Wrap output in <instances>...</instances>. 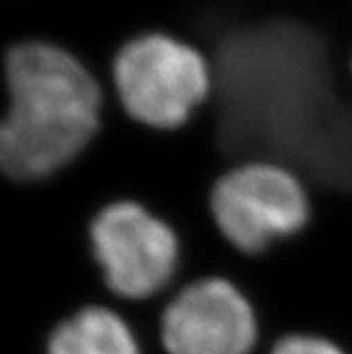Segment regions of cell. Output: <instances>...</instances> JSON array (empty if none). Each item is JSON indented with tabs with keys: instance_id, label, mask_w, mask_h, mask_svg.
<instances>
[{
	"instance_id": "9",
	"label": "cell",
	"mask_w": 352,
	"mask_h": 354,
	"mask_svg": "<svg viewBox=\"0 0 352 354\" xmlns=\"http://www.w3.org/2000/svg\"><path fill=\"white\" fill-rule=\"evenodd\" d=\"M350 71H352V59H350Z\"/></svg>"
},
{
	"instance_id": "2",
	"label": "cell",
	"mask_w": 352,
	"mask_h": 354,
	"mask_svg": "<svg viewBox=\"0 0 352 354\" xmlns=\"http://www.w3.org/2000/svg\"><path fill=\"white\" fill-rule=\"evenodd\" d=\"M9 106L0 123V170L43 183L68 170L100 134L104 95L85 64L49 41H19L5 55Z\"/></svg>"
},
{
	"instance_id": "8",
	"label": "cell",
	"mask_w": 352,
	"mask_h": 354,
	"mask_svg": "<svg viewBox=\"0 0 352 354\" xmlns=\"http://www.w3.org/2000/svg\"><path fill=\"white\" fill-rule=\"evenodd\" d=\"M268 354H346V350L323 335L293 333L274 342Z\"/></svg>"
},
{
	"instance_id": "3",
	"label": "cell",
	"mask_w": 352,
	"mask_h": 354,
	"mask_svg": "<svg viewBox=\"0 0 352 354\" xmlns=\"http://www.w3.org/2000/svg\"><path fill=\"white\" fill-rule=\"evenodd\" d=\"M87 238L106 299L149 304L176 288L183 268L180 236L145 204L136 200L106 204L89 221Z\"/></svg>"
},
{
	"instance_id": "1",
	"label": "cell",
	"mask_w": 352,
	"mask_h": 354,
	"mask_svg": "<svg viewBox=\"0 0 352 354\" xmlns=\"http://www.w3.org/2000/svg\"><path fill=\"white\" fill-rule=\"evenodd\" d=\"M210 68L219 151L299 170L318 193H352V109L321 37L282 19L236 28Z\"/></svg>"
},
{
	"instance_id": "6",
	"label": "cell",
	"mask_w": 352,
	"mask_h": 354,
	"mask_svg": "<svg viewBox=\"0 0 352 354\" xmlns=\"http://www.w3.org/2000/svg\"><path fill=\"white\" fill-rule=\"evenodd\" d=\"M157 335L166 354H254L261 342L250 299L223 276L191 280L164 297Z\"/></svg>"
},
{
	"instance_id": "5",
	"label": "cell",
	"mask_w": 352,
	"mask_h": 354,
	"mask_svg": "<svg viewBox=\"0 0 352 354\" xmlns=\"http://www.w3.org/2000/svg\"><path fill=\"white\" fill-rule=\"evenodd\" d=\"M123 113L151 130L183 127L212 89L204 53L166 32L125 41L111 64Z\"/></svg>"
},
{
	"instance_id": "4",
	"label": "cell",
	"mask_w": 352,
	"mask_h": 354,
	"mask_svg": "<svg viewBox=\"0 0 352 354\" xmlns=\"http://www.w3.org/2000/svg\"><path fill=\"white\" fill-rule=\"evenodd\" d=\"M208 212L221 238L244 257H261L299 236L312 221L304 178L274 162L223 170L208 191Z\"/></svg>"
},
{
	"instance_id": "7",
	"label": "cell",
	"mask_w": 352,
	"mask_h": 354,
	"mask_svg": "<svg viewBox=\"0 0 352 354\" xmlns=\"http://www.w3.org/2000/svg\"><path fill=\"white\" fill-rule=\"evenodd\" d=\"M47 354H142L134 325L109 304H89L51 331Z\"/></svg>"
}]
</instances>
